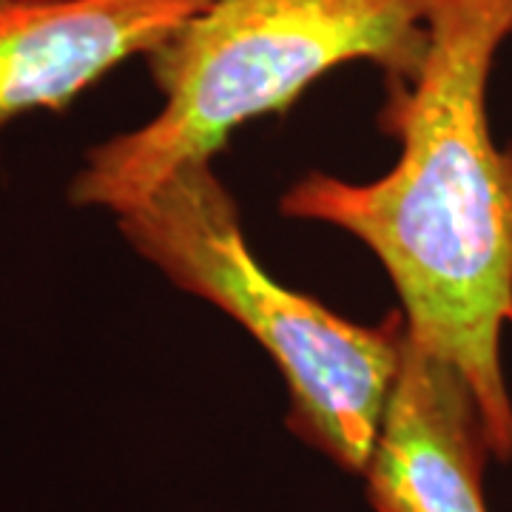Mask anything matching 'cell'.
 Masks as SVG:
<instances>
[{
  "label": "cell",
  "mask_w": 512,
  "mask_h": 512,
  "mask_svg": "<svg viewBox=\"0 0 512 512\" xmlns=\"http://www.w3.org/2000/svg\"><path fill=\"white\" fill-rule=\"evenodd\" d=\"M512 37V0H436L413 80H387L379 128L402 143L367 183L299 177L279 214L359 239L399 293L413 342L473 384L495 461H512V148L495 143L487 92Z\"/></svg>",
  "instance_id": "6da1fadb"
},
{
  "label": "cell",
  "mask_w": 512,
  "mask_h": 512,
  "mask_svg": "<svg viewBox=\"0 0 512 512\" xmlns=\"http://www.w3.org/2000/svg\"><path fill=\"white\" fill-rule=\"evenodd\" d=\"M436 0H211L148 60L160 109L86 151L74 208L111 217L143 202L180 165L211 160L228 137L291 109L325 74L373 63L413 80L430 49Z\"/></svg>",
  "instance_id": "7a4b0ae2"
},
{
  "label": "cell",
  "mask_w": 512,
  "mask_h": 512,
  "mask_svg": "<svg viewBox=\"0 0 512 512\" xmlns=\"http://www.w3.org/2000/svg\"><path fill=\"white\" fill-rule=\"evenodd\" d=\"M114 222L128 248L174 288L254 336L285 379L293 433L362 476L402 365L404 313H390L379 328L356 325L265 274L211 160L180 165Z\"/></svg>",
  "instance_id": "3957f363"
},
{
  "label": "cell",
  "mask_w": 512,
  "mask_h": 512,
  "mask_svg": "<svg viewBox=\"0 0 512 512\" xmlns=\"http://www.w3.org/2000/svg\"><path fill=\"white\" fill-rule=\"evenodd\" d=\"M495 461L473 384L453 362L404 336L399 376L362 478L376 512H490Z\"/></svg>",
  "instance_id": "277c9868"
},
{
  "label": "cell",
  "mask_w": 512,
  "mask_h": 512,
  "mask_svg": "<svg viewBox=\"0 0 512 512\" xmlns=\"http://www.w3.org/2000/svg\"><path fill=\"white\" fill-rule=\"evenodd\" d=\"M211 0H0V128L66 111L131 57H148Z\"/></svg>",
  "instance_id": "5b68a950"
}]
</instances>
